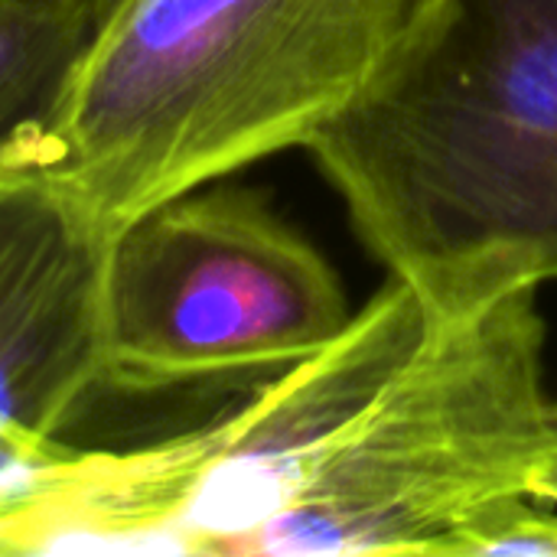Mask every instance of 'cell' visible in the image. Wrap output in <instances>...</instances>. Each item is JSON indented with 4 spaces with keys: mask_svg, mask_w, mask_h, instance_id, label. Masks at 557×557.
<instances>
[{
    "mask_svg": "<svg viewBox=\"0 0 557 557\" xmlns=\"http://www.w3.org/2000/svg\"><path fill=\"white\" fill-rule=\"evenodd\" d=\"M437 320L557 281V0H418L307 144Z\"/></svg>",
    "mask_w": 557,
    "mask_h": 557,
    "instance_id": "6da1fadb",
    "label": "cell"
},
{
    "mask_svg": "<svg viewBox=\"0 0 557 557\" xmlns=\"http://www.w3.org/2000/svg\"><path fill=\"white\" fill-rule=\"evenodd\" d=\"M418 0H111L16 150L111 242L166 199L304 147Z\"/></svg>",
    "mask_w": 557,
    "mask_h": 557,
    "instance_id": "7a4b0ae2",
    "label": "cell"
},
{
    "mask_svg": "<svg viewBox=\"0 0 557 557\" xmlns=\"http://www.w3.org/2000/svg\"><path fill=\"white\" fill-rule=\"evenodd\" d=\"M557 405L539 290L434 320L414 356L307 457L242 555L476 557L506 516L545 503Z\"/></svg>",
    "mask_w": 557,
    "mask_h": 557,
    "instance_id": "3957f363",
    "label": "cell"
},
{
    "mask_svg": "<svg viewBox=\"0 0 557 557\" xmlns=\"http://www.w3.org/2000/svg\"><path fill=\"white\" fill-rule=\"evenodd\" d=\"M349 320L330 261L261 193L202 186L111 248L101 392L245 385L320 352Z\"/></svg>",
    "mask_w": 557,
    "mask_h": 557,
    "instance_id": "277c9868",
    "label": "cell"
},
{
    "mask_svg": "<svg viewBox=\"0 0 557 557\" xmlns=\"http://www.w3.org/2000/svg\"><path fill=\"white\" fill-rule=\"evenodd\" d=\"M114 242L20 150L0 153V516L10 525L82 457L62 441L104 388Z\"/></svg>",
    "mask_w": 557,
    "mask_h": 557,
    "instance_id": "5b68a950",
    "label": "cell"
},
{
    "mask_svg": "<svg viewBox=\"0 0 557 557\" xmlns=\"http://www.w3.org/2000/svg\"><path fill=\"white\" fill-rule=\"evenodd\" d=\"M98 13V0H0V153L39 131Z\"/></svg>",
    "mask_w": 557,
    "mask_h": 557,
    "instance_id": "8992f818",
    "label": "cell"
},
{
    "mask_svg": "<svg viewBox=\"0 0 557 557\" xmlns=\"http://www.w3.org/2000/svg\"><path fill=\"white\" fill-rule=\"evenodd\" d=\"M3 525H7V519L0 516V555H3Z\"/></svg>",
    "mask_w": 557,
    "mask_h": 557,
    "instance_id": "52a82bcc",
    "label": "cell"
},
{
    "mask_svg": "<svg viewBox=\"0 0 557 557\" xmlns=\"http://www.w3.org/2000/svg\"><path fill=\"white\" fill-rule=\"evenodd\" d=\"M108 3H111V0H98V10H104Z\"/></svg>",
    "mask_w": 557,
    "mask_h": 557,
    "instance_id": "ba28073f",
    "label": "cell"
}]
</instances>
